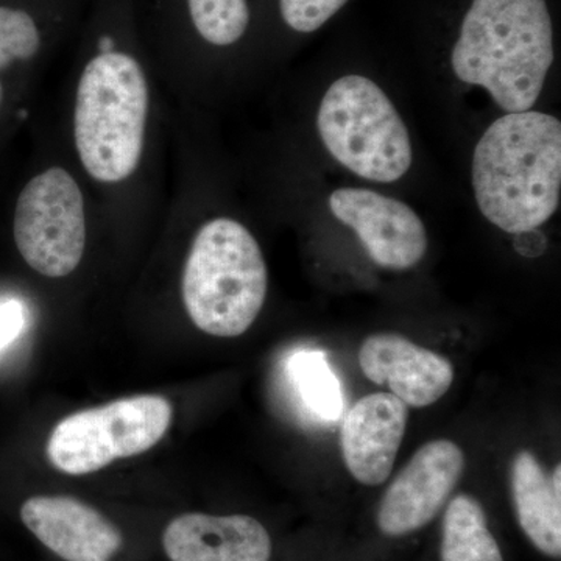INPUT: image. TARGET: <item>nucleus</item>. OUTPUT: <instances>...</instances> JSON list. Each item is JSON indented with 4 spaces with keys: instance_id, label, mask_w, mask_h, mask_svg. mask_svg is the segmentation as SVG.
I'll return each mask as SVG.
<instances>
[{
    "instance_id": "nucleus-1",
    "label": "nucleus",
    "mask_w": 561,
    "mask_h": 561,
    "mask_svg": "<svg viewBox=\"0 0 561 561\" xmlns=\"http://www.w3.org/2000/svg\"><path fill=\"white\" fill-rule=\"evenodd\" d=\"M472 187L494 227L508 234L538 230L560 205V121L537 111L494 121L476 146Z\"/></svg>"
},
{
    "instance_id": "nucleus-2",
    "label": "nucleus",
    "mask_w": 561,
    "mask_h": 561,
    "mask_svg": "<svg viewBox=\"0 0 561 561\" xmlns=\"http://www.w3.org/2000/svg\"><path fill=\"white\" fill-rule=\"evenodd\" d=\"M552 62L546 0H472L451 55L457 79L485 88L500 108L524 113L540 98Z\"/></svg>"
},
{
    "instance_id": "nucleus-3",
    "label": "nucleus",
    "mask_w": 561,
    "mask_h": 561,
    "mask_svg": "<svg viewBox=\"0 0 561 561\" xmlns=\"http://www.w3.org/2000/svg\"><path fill=\"white\" fill-rule=\"evenodd\" d=\"M267 289V264L249 228L230 217L198 228L181 280L184 308L198 330L239 337L260 316Z\"/></svg>"
},
{
    "instance_id": "nucleus-4",
    "label": "nucleus",
    "mask_w": 561,
    "mask_h": 561,
    "mask_svg": "<svg viewBox=\"0 0 561 561\" xmlns=\"http://www.w3.org/2000/svg\"><path fill=\"white\" fill-rule=\"evenodd\" d=\"M317 128L343 168L375 183H393L409 172L411 136L386 92L367 77H342L321 99Z\"/></svg>"
},
{
    "instance_id": "nucleus-5",
    "label": "nucleus",
    "mask_w": 561,
    "mask_h": 561,
    "mask_svg": "<svg viewBox=\"0 0 561 561\" xmlns=\"http://www.w3.org/2000/svg\"><path fill=\"white\" fill-rule=\"evenodd\" d=\"M172 405L158 394L122 398L69 415L51 431L47 457L58 471L91 474L114 460L153 448L172 423Z\"/></svg>"
},
{
    "instance_id": "nucleus-6",
    "label": "nucleus",
    "mask_w": 561,
    "mask_h": 561,
    "mask_svg": "<svg viewBox=\"0 0 561 561\" xmlns=\"http://www.w3.org/2000/svg\"><path fill=\"white\" fill-rule=\"evenodd\" d=\"M13 234L22 260L39 275L65 278L77 271L87 251V201L68 169L50 165L22 187Z\"/></svg>"
},
{
    "instance_id": "nucleus-7",
    "label": "nucleus",
    "mask_w": 561,
    "mask_h": 561,
    "mask_svg": "<svg viewBox=\"0 0 561 561\" xmlns=\"http://www.w3.org/2000/svg\"><path fill=\"white\" fill-rule=\"evenodd\" d=\"M331 213L350 227L375 264L405 271L426 254L427 231L411 206L379 192L343 187L332 192Z\"/></svg>"
},
{
    "instance_id": "nucleus-8",
    "label": "nucleus",
    "mask_w": 561,
    "mask_h": 561,
    "mask_svg": "<svg viewBox=\"0 0 561 561\" xmlns=\"http://www.w3.org/2000/svg\"><path fill=\"white\" fill-rule=\"evenodd\" d=\"M465 470V456L451 440H432L413 454L391 482L378 511L387 537L423 529L440 513Z\"/></svg>"
},
{
    "instance_id": "nucleus-9",
    "label": "nucleus",
    "mask_w": 561,
    "mask_h": 561,
    "mask_svg": "<svg viewBox=\"0 0 561 561\" xmlns=\"http://www.w3.org/2000/svg\"><path fill=\"white\" fill-rule=\"evenodd\" d=\"M150 38L179 62L194 47L230 49L251 24L249 0H147Z\"/></svg>"
},
{
    "instance_id": "nucleus-10",
    "label": "nucleus",
    "mask_w": 561,
    "mask_h": 561,
    "mask_svg": "<svg viewBox=\"0 0 561 561\" xmlns=\"http://www.w3.org/2000/svg\"><path fill=\"white\" fill-rule=\"evenodd\" d=\"M360 370L405 405L427 408L445 397L454 382L451 360L393 332L365 339L359 350Z\"/></svg>"
},
{
    "instance_id": "nucleus-11",
    "label": "nucleus",
    "mask_w": 561,
    "mask_h": 561,
    "mask_svg": "<svg viewBox=\"0 0 561 561\" xmlns=\"http://www.w3.org/2000/svg\"><path fill=\"white\" fill-rule=\"evenodd\" d=\"M21 519L49 551L66 561H111L124 545L116 524L73 497H31L22 504Z\"/></svg>"
},
{
    "instance_id": "nucleus-12",
    "label": "nucleus",
    "mask_w": 561,
    "mask_h": 561,
    "mask_svg": "<svg viewBox=\"0 0 561 561\" xmlns=\"http://www.w3.org/2000/svg\"><path fill=\"white\" fill-rule=\"evenodd\" d=\"M408 420V405L391 393L367 394L346 412L342 456L357 482L376 486L389 479Z\"/></svg>"
},
{
    "instance_id": "nucleus-13",
    "label": "nucleus",
    "mask_w": 561,
    "mask_h": 561,
    "mask_svg": "<svg viewBox=\"0 0 561 561\" xmlns=\"http://www.w3.org/2000/svg\"><path fill=\"white\" fill-rule=\"evenodd\" d=\"M162 548L171 561H268L272 557L267 529L247 515L186 513L168 524Z\"/></svg>"
},
{
    "instance_id": "nucleus-14",
    "label": "nucleus",
    "mask_w": 561,
    "mask_h": 561,
    "mask_svg": "<svg viewBox=\"0 0 561 561\" xmlns=\"http://www.w3.org/2000/svg\"><path fill=\"white\" fill-rule=\"evenodd\" d=\"M561 465L551 478L530 451H519L512 465V494L519 526L538 551L561 557Z\"/></svg>"
},
{
    "instance_id": "nucleus-15",
    "label": "nucleus",
    "mask_w": 561,
    "mask_h": 561,
    "mask_svg": "<svg viewBox=\"0 0 561 561\" xmlns=\"http://www.w3.org/2000/svg\"><path fill=\"white\" fill-rule=\"evenodd\" d=\"M287 382L311 419L334 423L345 409L341 381L319 350H300L286 360Z\"/></svg>"
},
{
    "instance_id": "nucleus-16",
    "label": "nucleus",
    "mask_w": 561,
    "mask_h": 561,
    "mask_svg": "<svg viewBox=\"0 0 561 561\" xmlns=\"http://www.w3.org/2000/svg\"><path fill=\"white\" fill-rule=\"evenodd\" d=\"M442 561H504L482 505L470 494H459L446 508Z\"/></svg>"
},
{
    "instance_id": "nucleus-17",
    "label": "nucleus",
    "mask_w": 561,
    "mask_h": 561,
    "mask_svg": "<svg viewBox=\"0 0 561 561\" xmlns=\"http://www.w3.org/2000/svg\"><path fill=\"white\" fill-rule=\"evenodd\" d=\"M348 0H278L280 20L298 33L323 27Z\"/></svg>"
},
{
    "instance_id": "nucleus-18",
    "label": "nucleus",
    "mask_w": 561,
    "mask_h": 561,
    "mask_svg": "<svg viewBox=\"0 0 561 561\" xmlns=\"http://www.w3.org/2000/svg\"><path fill=\"white\" fill-rule=\"evenodd\" d=\"M25 312L21 302L10 300L0 302V351L16 341L24 330Z\"/></svg>"
},
{
    "instance_id": "nucleus-19",
    "label": "nucleus",
    "mask_w": 561,
    "mask_h": 561,
    "mask_svg": "<svg viewBox=\"0 0 561 561\" xmlns=\"http://www.w3.org/2000/svg\"><path fill=\"white\" fill-rule=\"evenodd\" d=\"M2 101H3V87H2V81H0V105H2Z\"/></svg>"
}]
</instances>
